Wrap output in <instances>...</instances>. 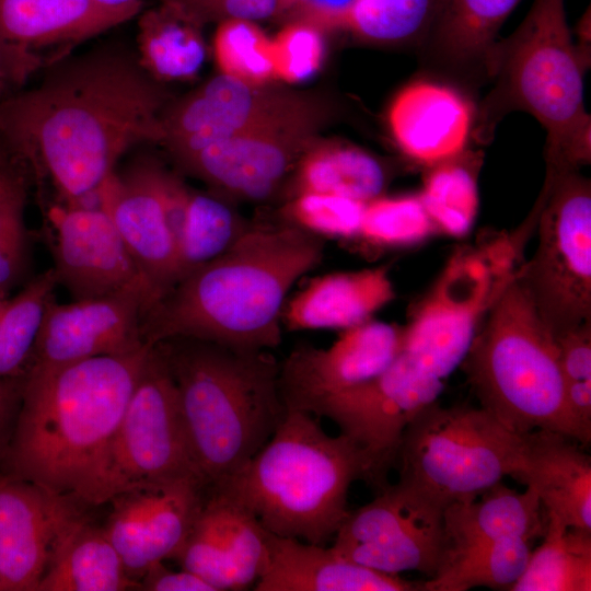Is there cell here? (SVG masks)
<instances>
[{
	"label": "cell",
	"instance_id": "cell-1",
	"mask_svg": "<svg viewBox=\"0 0 591 591\" xmlns=\"http://www.w3.org/2000/svg\"><path fill=\"white\" fill-rule=\"evenodd\" d=\"M167 103L135 48L102 43L57 59L38 84L0 100V143L12 165L48 181L61 204H85L128 150L160 142Z\"/></svg>",
	"mask_w": 591,
	"mask_h": 591
},
{
	"label": "cell",
	"instance_id": "cell-2",
	"mask_svg": "<svg viewBox=\"0 0 591 591\" xmlns=\"http://www.w3.org/2000/svg\"><path fill=\"white\" fill-rule=\"evenodd\" d=\"M323 254V239L287 221L251 224L227 252L184 277L143 314L142 339L188 337L274 349L282 339L288 292Z\"/></svg>",
	"mask_w": 591,
	"mask_h": 591
},
{
	"label": "cell",
	"instance_id": "cell-3",
	"mask_svg": "<svg viewBox=\"0 0 591 591\" xmlns=\"http://www.w3.org/2000/svg\"><path fill=\"white\" fill-rule=\"evenodd\" d=\"M153 345L60 366H31L10 452L13 476L79 499Z\"/></svg>",
	"mask_w": 591,
	"mask_h": 591
},
{
	"label": "cell",
	"instance_id": "cell-4",
	"mask_svg": "<svg viewBox=\"0 0 591 591\" xmlns=\"http://www.w3.org/2000/svg\"><path fill=\"white\" fill-rule=\"evenodd\" d=\"M586 66L571 39L564 0H533L518 28L493 46L487 62L491 88L475 112L472 136L488 143L507 115L525 112L547 132L546 175L579 172L591 160Z\"/></svg>",
	"mask_w": 591,
	"mask_h": 591
},
{
	"label": "cell",
	"instance_id": "cell-5",
	"mask_svg": "<svg viewBox=\"0 0 591 591\" xmlns=\"http://www.w3.org/2000/svg\"><path fill=\"white\" fill-rule=\"evenodd\" d=\"M157 345L177 389L196 465L213 488L251 460L285 417L280 362L267 349L188 337Z\"/></svg>",
	"mask_w": 591,
	"mask_h": 591
},
{
	"label": "cell",
	"instance_id": "cell-6",
	"mask_svg": "<svg viewBox=\"0 0 591 591\" xmlns=\"http://www.w3.org/2000/svg\"><path fill=\"white\" fill-rule=\"evenodd\" d=\"M357 479L371 480L362 448L341 432L329 436L312 414L287 409L266 444L210 490L273 534L325 545L349 512L348 493Z\"/></svg>",
	"mask_w": 591,
	"mask_h": 591
},
{
	"label": "cell",
	"instance_id": "cell-7",
	"mask_svg": "<svg viewBox=\"0 0 591 591\" xmlns=\"http://www.w3.org/2000/svg\"><path fill=\"white\" fill-rule=\"evenodd\" d=\"M487 313L461 364L479 406L518 433L549 430L587 447L566 405L556 338L515 274Z\"/></svg>",
	"mask_w": 591,
	"mask_h": 591
},
{
	"label": "cell",
	"instance_id": "cell-8",
	"mask_svg": "<svg viewBox=\"0 0 591 591\" xmlns=\"http://www.w3.org/2000/svg\"><path fill=\"white\" fill-rule=\"evenodd\" d=\"M522 433L485 408L471 405L424 409L405 428L397 459L399 480L444 507L474 499L517 470Z\"/></svg>",
	"mask_w": 591,
	"mask_h": 591
},
{
	"label": "cell",
	"instance_id": "cell-9",
	"mask_svg": "<svg viewBox=\"0 0 591 591\" xmlns=\"http://www.w3.org/2000/svg\"><path fill=\"white\" fill-rule=\"evenodd\" d=\"M182 479L205 485L190 449L174 379L154 344L120 422L79 499L97 506L132 488Z\"/></svg>",
	"mask_w": 591,
	"mask_h": 591
},
{
	"label": "cell",
	"instance_id": "cell-10",
	"mask_svg": "<svg viewBox=\"0 0 591 591\" xmlns=\"http://www.w3.org/2000/svg\"><path fill=\"white\" fill-rule=\"evenodd\" d=\"M537 246L515 277L557 337L591 322V184L580 172L545 176Z\"/></svg>",
	"mask_w": 591,
	"mask_h": 591
},
{
	"label": "cell",
	"instance_id": "cell-11",
	"mask_svg": "<svg viewBox=\"0 0 591 591\" xmlns=\"http://www.w3.org/2000/svg\"><path fill=\"white\" fill-rule=\"evenodd\" d=\"M444 506L398 480L372 501L349 511L334 535L332 548L370 569L401 575L418 571L432 578L444 553Z\"/></svg>",
	"mask_w": 591,
	"mask_h": 591
},
{
	"label": "cell",
	"instance_id": "cell-12",
	"mask_svg": "<svg viewBox=\"0 0 591 591\" xmlns=\"http://www.w3.org/2000/svg\"><path fill=\"white\" fill-rule=\"evenodd\" d=\"M315 109L290 97L241 134L175 161L218 190L250 201L270 198L313 144Z\"/></svg>",
	"mask_w": 591,
	"mask_h": 591
},
{
	"label": "cell",
	"instance_id": "cell-13",
	"mask_svg": "<svg viewBox=\"0 0 591 591\" xmlns=\"http://www.w3.org/2000/svg\"><path fill=\"white\" fill-rule=\"evenodd\" d=\"M447 379L417 354L402 347L389 367L366 384L325 401L312 415L327 417L356 441L381 483L397 459L402 434L424 409L438 402Z\"/></svg>",
	"mask_w": 591,
	"mask_h": 591
},
{
	"label": "cell",
	"instance_id": "cell-14",
	"mask_svg": "<svg viewBox=\"0 0 591 591\" xmlns=\"http://www.w3.org/2000/svg\"><path fill=\"white\" fill-rule=\"evenodd\" d=\"M403 343L404 326L369 320L340 331L327 348H294L280 362L279 386L286 408L313 414L325 401L379 375Z\"/></svg>",
	"mask_w": 591,
	"mask_h": 591
},
{
	"label": "cell",
	"instance_id": "cell-15",
	"mask_svg": "<svg viewBox=\"0 0 591 591\" xmlns=\"http://www.w3.org/2000/svg\"><path fill=\"white\" fill-rule=\"evenodd\" d=\"M55 231L53 254L58 285L73 300L125 291L157 302L152 287L119 236L112 219L97 204H60L49 210Z\"/></svg>",
	"mask_w": 591,
	"mask_h": 591
},
{
	"label": "cell",
	"instance_id": "cell-16",
	"mask_svg": "<svg viewBox=\"0 0 591 591\" xmlns=\"http://www.w3.org/2000/svg\"><path fill=\"white\" fill-rule=\"evenodd\" d=\"M208 488L195 479L148 485L113 497L104 530L128 575L141 578L154 564L174 558Z\"/></svg>",
	"mask_w": 591,
	"mask_h": 591
},
{
	"label": "cell",
	"instance_id": "cell-17",
	"mask_svg": "<svg viewBox=\"0 0 591 591\" xmlns=\"http://www.w3.org/2000/svg\"><path fill=\"white\" fill-rule=\"evenodd\" d=\"M150 309L136 291L57 303L45 312L31 366H60L141 347V320Z\"/></svg>",
	"mask_w": 591,
	"mask_h": 591
},
{
	"label": "cell",
	"instance_id": "cell-18",
	"mask_svg": "<svg viewBox=\"0 0 591 591\" xmlns=\"http://www.w3.org/2000/svg\"><path fill=\"white\" fill-rule=\"evenodd\" d=\"M162 165L139 160L114 171L100 186L96 204L112 219L159 301L177 282L176 250L167 222Z\"/></svg>",
	"mask_w": 591,
	"mask_h": 591
},
{
	"label": "cell",
	"instance_id": "cell-19",
	"mask_svg": "<svg viewBox=\"0 0 591 591\" xmlns=\"http://www.w3.org/2000/svg\"><path fill=\"white\" fill-rule=\"evenodd\" d=\"M70 498L0 476L1 591H37L56 544L80 517Z\"/></svg>",
	"mask_w": 591,
	"mask_h": 591
},
{
	"label": "cell",
	"instance_id": "cell-20",
	"mask_svg": "<svg viewBox=\"0 0 591 591\" xmlns=\"http://www.w3.org/2000/svg\"><path fill=\"white\" fill-rule=\"evenodd\" d=\"M208 490L174 558L215 591L254 587L267 563L269 532L245 509Z\"/></svg>",
	"mask_w": 591,
	"mask_h": 591
},
{
	"label": "cell",
	"instance_id": "cell-21",
	"mask_svg": "<svg viewBox=\"0 0 591 591\" xmlns=\"http://www.w3.org/2000/svg\"><path fill=\"white\" fill-rule=\"evenodd\" d=\"M290 97L219 74L165 105L159 143L174 160L179 159L253 127Z\"/></svg>",
	"mask_w": 591,
	"mask_h": 591
},
{
	"label": "cell",
	"instance_id": "cell-22",
	"mask_svg": "<svg viewBox=\"0 0 591 591\" xmlns=\"http://www.w3.org/2000/svg\"><path fill=\"white\" fill-rule=\"evenodd\" d=\"M520 1L439 0L417 46L421 68L464 94L477 92L488 83L487 62L498 31Z\"/></svg>",
	"mask_w": 591,
	"mask_h": 591
},
{
	"label": "cell",
	"instance_id": "cell-23",
	"mask_svg": "<svg viewBox=\"0 0 591 591\" xmlns=\"http://www.w3.org/2000/svg\"><path fill=\"white\" fill-rule=\"evenodd\" d=\"M474 117L466 94L445 83L419 80L396 94L387 120L399 150L430 167L465 151Z\"/></svg>",
	"mask_w": 591,
	"mask_h": 591
},
{
	"label": "cell",
	"instance_id": "cell-24",
	"mask_svg": "<svg viewBox=\"0 0 591 591\" xmlns=\"http://www.w3.org/2000/svg\"><path fill=\"white\" fill-rule=\"evenodd\" d=\"M142 9H113L94 0H0V36L46 68Z\"/></svg>",
	"mask_w": 591,
	"mask_h": 591
},
{
	"label": "cell",
	"instance_id": "cell-25",
	"mask_svg": "<svg viewBox=\"0 0 591 591\" xmlns=\"http://www.w3.org/2000/svg\"><path fill=\"white\" fill-rule=\"evenodd\" d=\"M511 477L536 493L545 515L591 531V459L577 441L549 430L522 433Z\"/></svg>",
	"mask_w": 591,
	"mask_h": 591
},
{
	"label": "cell",
	"instance_id": "cell-26",
	"mask_svg": "<svg viewBox=\"0 0 591 591\" xmlns=\"http://www.w3.org/2000/svg\"><path fill=\"white\" fill-rule=\"evenodd\" d=\"M255 591H424V582L348 560L332 546L268 533L265 569Z\"/></svg>",
	"mask_w": 591,
	"mask_h": 591
},
{
	"label": "cell",
	"instance_id": "cell-27",
	"mask_svg": "<svg viewBox=\"0 0 591 591\" xmlns=\"http://www.w3.org/2000/svg\"><path fill=\"white\" fill-rule=\"evenodd\" d=\"M394 298L385 266L321 275L286 302L282 326L289 331H343L371 320Z\"/></svg>",
	"mask_w": 591,
	"mask_h": 591
},
{
	"label": "cell",
	"instance_id": "cell-28",
	"mask_svg": "<svg viewBox=\"0 0 591 591\" xmlns=\"http://www.w3.org/2000/svg\"><path fill=\"white\" fill-rule=\"evenodd\" d=\"M536 493L494 485L480 496L448 505L443 512L445 553L449 560L483 545L513 536H543L546 515ZM440 567V568H441Z\"/></svg>",
	"mask_w": 591,
	"mask_h": 591
},
{
	"label": "cell",
	"instance_id": "cell-29",
	"mask_svg": "<svg viewBox=\"0 0 591 591\" xmlns=\"http://www.w3.org/2000/svg\"><path fill=\"white\" fill-rule=\"evenodd\" d=\"M139 587L106 535L79 517L61 535L37 591H123Z\"/></svg>",
	"mask_w": 591,
	"mask_h": 591
},
{
	"label": "cell",
	"instance_id": "cell-30",
	"mask_svg": "<svg viewBox=\"0 0 591 591\" xmlns=\"http://www.w3.org/2000/svg\"><path fill=\"white\" fill-rule=\"evenodd\" d=\"M202 24L167 0L137 15L136 54L144 71L160 83L188 81L207 54Z\"/></svg>",
	"mask_w": 591,
	"mask_h": 591
},
{
	"label": "cell",
	"instance_id": "cell-31",
	"mask_svg": "<svg viewBox=\"0 0 591 591\" xmlns=\"http://www.w3.org/2000/svg\"><path fill=\"white\" fill-rule=\"evenodd\" d=\"M389 183L386 166L367 151L347 143L312 144L296 165V194H336L367 202Z\"/></svg>",
	"mask_w": 591,
	"mask_h": 591
},
{
	"label": "cell",
	"instance_id": "cell-32",
	"mask_svg": "<svg viewBox=\"0 0 591 591\" xmlns=\"http://www.w3.org/2000/svg\"><path fill=\"white\" fill-rule=\"evenodd\" d=\"M591 531L566 525L546 515L543 542L510 591H590Z\"/></svg>",
	"mask_w": 591,
	"mask_h": 591
},
{
	"label": "cell",
	"instance_id": "cell-33",
	"mask_svg": "<svg viewBox=\"0 0 591 591\" xmlns=\"http://www.w3.org/2000/svg\"><path fill=\"white\" fill-rule=\"evenodd\" d=\"M250 227L224 199L190 189L176 242L177 282L227 252Z\"/></svg>",
	"mask_w": 591,
	"mask_h": 591
},
{
	"label": "cell",
	"instance_id": "cell-34",
	"mask_svg": "<svg viewBox=\"0 0 591 591\" xmlns=\"http://www.w3.org/2000/svg\"><path fill=\"white\" fill-rule=\"evenodd\" d=\"M480 164V152L465 150L428 167L419 197L438 231L462 236L472 228L478 209Z\"/></svg>",
	"mask_w": 591,
	"mask_h": 591
},
{
	"label": "cell",
	"instance_id": "cell-35",
	"mask_svg": "<svg viewBox=\"0 0 591 591\" xmlns=\"http://www.w3.org/2000/svg\"><path fill=\"white\" fill-rule=\"evenodd\" d=\"M532 538L506 537L447 561L424 582V591H467L476 587L509 590L525 570Z\"/></svg>",
	"mask_w": 591,
	"mask_h": 591
},
{
	"label": "cell",
	"instance_id": "cell-36",
	"mask_svg": "<svg viewBox=\"0 0 591 591\" xmlns=\"http://www.w3.org/2000/svg\"><path fill=\"white\" fill-rule=\"evenodd\" d=\"M57 285L54 268H49L0 309V381L15 376L31 359Z\"/></svg>",
	"mask_w": 591,
	"mask_h": 591
},
{
	"label": "cell",
	"instance_id": "cell-37",
	"mask_svg": "<svg viewBox=\"0 0 591 591\" xmlns=\"http://www.w3.org/2000/svg\"><path fill=\"white\" fill-rule=\"evenodd\" d=\"M438 3L439 0H357L345 26L367 39L412 42L418 46Z\"/></svg>",
	"mask_w": 591,
	"mask_h": 591
},
{
	"label": "cell",
	"instance_id": "cell-38",
	"mask_svg": "<svg viewBox=\"0 0 591 591\" xmlns=\"http://www.w3.org/2000/svg\"><path fill=\"white\" fill-rule=\"evenodd\" d=\"M437 231L419 195H381L366 202L357 239L393 248L420 243Z\"/></svg>",
	"mask_w": 591,
	"mask_h": 591
},
{
	"label": "cell",
	"instance_id": "cell-39",
	"mask_svg": "<svg viewBox=\"0 0 591 591\" xmlns=\"http://www.w3.org/2000/svg\"><path fill=\"white\" fill-rule=\"evenodd\" d=\"M212 49L221 74L255 86L275 79L270 39L253 21L220 22Z\"/></svg>",
	"mask_w": 591,
	"mask_h": 591
},
{
	"label": "cell",
	"instance_id": "cell-40",
	"mask_svg": "<svg viewBox=\"0 0 591 591\" xmlns=\"http://www.w3.org/2000/svg\"><path fill=\"white\" fill-rule=\"evenodd\" d=\"M25 204L24 173L10 163L0 164V294L8 296L26 273Z\"/></svg>",
	"mask_w": 591,
	"mask_h": 591
},
{
	"label": "cell",
	"instance_id": "cell-41",
	"mask_svg": "<svg viewBox=\"0 0 591 591\" xmlns=\"http://www.w3.org/2000/svg\"><path fill=\"white\" fill-rule=\"evenodd\" d=\"M364 205L336 194L297 193L283 208V221L321 239H357Z\"/></svg>",
	"mask_w": 591,
	"mask_h": 591
},
{
	"label": "cell",
	"instance_id": "cell-42",
	"mask_svg": "<svg viewBox=\"0 0 591 591\" xmlns=\"http://www.w3.org/2000/svg\"><path fill=\"white\" fill-rule=\"evenodd\" d=\"M555 338L568 412L591 441V322Z\"/></svg>",
	"mask_w": 591,
	"mask_h": 591
},
{
	"label": "cell",
	"instance_id": "cell-43",
	"mask_svg": "<svg viewBox=\"0 0 591 591\" xmlns=\"http://www.w3.org/2000/svg\"><path fill=\"white\" fill-rule=\"evenodd\" d=\"M275 79L297 83L313 76L323 58V39L306 22L287 25L270 39Z\"/></svg>",
	"mask_w": 591,
	"mask_h": 591
},
{
	"label": "cell",
	"instance_id": "cell-44",
	"mask_svg": "<svg viewBox=\"0 0 591 591\" xmlns=\"http://www.w3.org/2000/svg\"><path fill=\"white\" fill-rule=\"evenodd\" d=\"M193 16L200 24L230 19L262 20L276 14L280 0H167Z\"/></svg>",
	"mask_w": 591,
	"mask_h": 591
},
{
	"label": "cell",
	"instance_id": "cell-45",
	"mask_svg": "<svg viewBox=\"0 0 591 591\" xmlns=\"http://www.w3.org/2000/svg\"><path fill=\"white\" fill-rule=\"evenodd\" d=\"M44 68L42 60L0 36V100L9 95V89L22 85Z\"/></svg>",
	"mask_w": 591,
	"mask_h": 591
},
{
	"label": "cell",
	"instance_id": "cell-46",
	"mask_svg": "<svg viewBox=\"0 0 591 591\" xmlns=\"http://www.w3.org/2000/svg\"><path fill=\"white\" fill-rule=\"evenodd\" d=\"M140 579V589L149 591H215L198 575L184 568L178 571L171 570L163 561L151 566Z\"/></svg>",
	"mask_w": 591,
	"mask_h": 591
},
{
	"label": "cell",
	"instance_id": "cell-47",
	"mask_svg": "<svg viewBox=\"0 0 591 591\" xmlns=\"http://www.w3.org/2000/svg\"><path fill=\"white\" fill-rule=\"evenodd\" d=\"M357 0H289L303 15V22L316 27L345 26Z\"/></svg>",
	"mask_w": 591,
	"mask_h": 591
},
{
	"label": "cell",
	"instance_id": "cell-48",
	"mask_svg": "<svg viewBox=\"0 0 591 591\" xmlns=\"http://www.w3.org/2000/svg\"><path fill=\"white\" fill-rule=\"evenodd\" d=\"M14 397L15 391L13 386L7 380L0 381V436L10 416Z\"/></svg>",
	"mask_w": 591,
	"mask_h": 591
},
{
	"label": "cell",
	"instance_id": "cell-49",
	"mask_svg": "<svg viewBox=\"0 0 591 591\" xmlns=\"http://www.w3.org/2000/svg\"><path fill=\"white\" fill-rule=\"evenodd\" d=\"M101 5L113 8V9H124V8H135L143 7L142 0H94Z\"/></svg>",
	"mask_w": 591,
	"mask_h": 591
},
{
	"label": "cell",
	"instance_id": "cell-50",
	"mask_svg": "<svg viewBox=\"0 0 591 591\" xmlns=\"http://www.w3.org/2000/svg\"><path fill=\"white\" fill-rule=\"evenodd\" d=\"M7 299H8V296L0 294V309L2 308V305L4 304V302L7 301Z\"/></svg>",
	"mask_w": 591,
	"mask_h": 591
}]
</instances>
